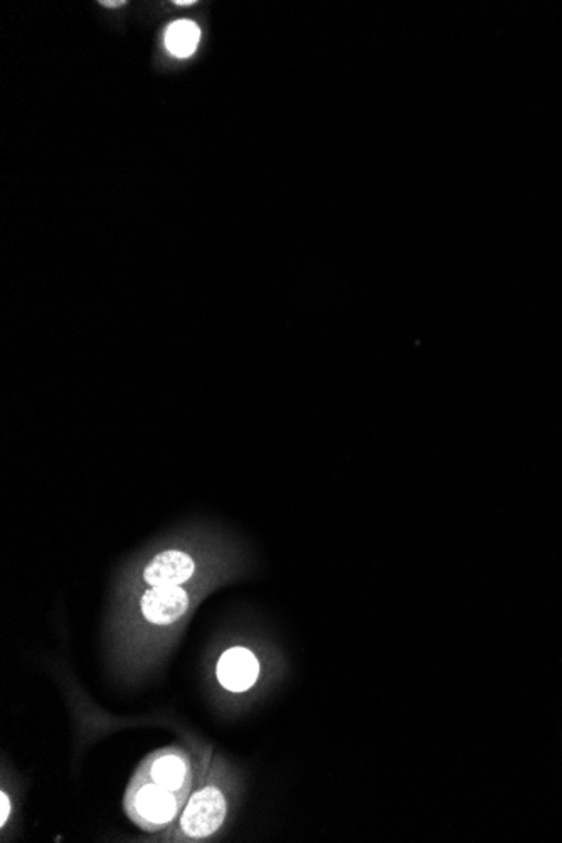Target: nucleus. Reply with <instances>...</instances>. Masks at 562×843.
Returning a JSON list of instances; mask_svg holds the SVG:
<instances>
[{
    "label": "nucleus",
    "mask_w": 562,
    "mask_h": 843,
    "mask_svg": "<svg viewBox=\"0 0 562 843\" xmlns=\"http://www.w3.org/2000/svg\"><path fill=\"white\" fill-rule=\"evenodd\" d=\"M0 805H2L0 806V812H2V816H0V825L6 826L9 815H11V800H9L8 793H0Z\"/></svg>",
    "instance_id": "obj_8"
},
{
    "label": "nucleus",
    "mask_w": 562,
    "mask_h": 843,
    "mask_svg": "<svg viewBox=\"0 0 562 843\" xmlns=\"http://www.w3.org/2000/svg\"><path fill=\"white\" fill-rule=\"evenodd\" d=\"M227 816V796L215 784H205L189 799L181 815V832L188 839H208L221 829Z\"/></svg>",
    "instance_id": "obj_3"
},
{
    "label": "nucleus",
    "mask_w": 562,
    "mask_h": 843,
    "mask_svg": "<svg viewBox=\"0 0 562 843\" xmlns=\"http://www.w3.org/2000/svg\"><path fill=\"white\" fill-rule=\"evenodd\" d=\"M103 8H120V6L126 4L123 0H103V2H100Z\"/></svg>",
    "instance_id": "obj_9"
},
{
    "label": "nucleus",
    "mask_w": 562,
    "mask_h": 843,
    "mask_svg": "<svg viewBox=\"0 0 562 843\" xmlns=\"http://www.w3.org/2000/svg\"><path fill=\"white\" fill-rule=\"evenodd\" d=\"M147 776L172 792L188 795L191 784V766L188 757L179 753H163L150 761Z\"/></svg>",
    "instance_id": "obj_6"
},
{
    "label": "nucleus",
    "mask_w": 562,
    "mask_h": 843,
    "mask_svg": "<svg viewBox=\"0 0 562 843\" xmlns=\"http://www.w3.org/2000/svg\"><path fill=\"white\" fill-rule=\"evenodd\" d=\"M192 594L184 584L149 586L140 593V614L150 625L171 626L191 610Z\"/></svg>",
    "instance_id": "obj_4"
},
{
    "label": "nucleus",
    "mask_w": 562,
    "mask_h": 843,
    "mask_svg": "<svg viewBox=\"0 0 562 843\" xmlns=\"http://www.w3.org/2000/svg\"><path fill=\"white\" fill-rule=\"evenodd\" d=\"M260 678V662L251 650L230 649L218 662V681L230 692H247Z\"/></svg>",
    "instance_id": "obj_5"
},
{
    "label": "nucleus",
    "mask_w": 562,
    "mask_h": 843,
    "mask_svg": "<svg viewBox=\"0 0 562 843\" xmlns=\"http://www.w3.org/2000/svg\"><path fill=\"white\" fill-rule=\"evenodd\" d=\"M195 542L185 541V545H171L157 551L147 559L139 570V580L143 586H163V584H188L198 574H218L224 571V564L215 562L205 566V561L222 558L218 552L204 551L201 545L191 549Z\"/></svg>",
    "instance_id": "obj_1"
},
{
    "label": "nucleus",
    "mask_w": 562,
    "mask_h": 843,
    "mask_svg": "<svg viewBox=\"0 0 562 843\" xmlns=\"http://www.w3.org/2000/svg\"><path fill=\"white\" fill-rule=\"evenodd\" d=\"M184 799L185 795L165 789L145 774V780L130 786L127 806L130 816L142 825V829L155 830L175 819Z\"/></svg>",
    "instance_id": "obj_2"
},
{
    "label": "nucleus",
    "mask_w": 562,
    "mask_h": 843,
    "mask_svg": "<svg viewBox=\"0 0 562 843\" xmlns=\"http://www.w3.org/2000/svg\"><path fill=\"white\" fill-rule=\"evenodd\" d=\"M201 31L192 21H178L165 32V46L178 58H189L198 48Z\"/></svg>",
    "instance_id": "obj_7"
},
{
    "label": "nucleus",
    "mask_w": 562,
    "mask_h": 843,
    "mask_svg": "<svg viewBox=\"0 0 562 843\" xmlns=\"http://www.w3.org/2000/svg\"><path fill=\"white\" fill-rule=\"evenodd\" d=\"M192 4H194V0H175V6H181V8H188Z\"/></svg>",
    "instance_id": "obj_10"
}]
</instances>
